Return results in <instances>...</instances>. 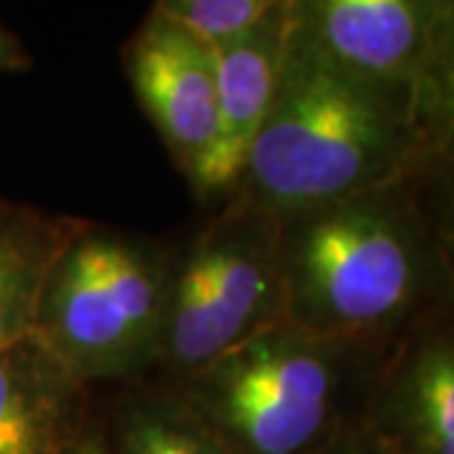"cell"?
<instances>
[{
	"label": "cell",
	"mask_w": 454,
	"mask_h": 454,
	"mask_svg": "<svg viewBox=\"0 0 454 454\" xmlns=\"http://www.w3.org/2000/svg\"><path fill=\"white\" fill-rule=\"evenodd\" d=\"M278 258L286 321L321 339L391 348L452 303L411 175L278 215Z\"/></svg>",
	"instance_id": "obj_1"
},
{
	"label": "cell",
	"mask_w": 454,
	"mask_h": 454,
	"mask_svg": "<svg viewBox=\"0 0 454 454\" xmlns=\"http://www.w3.org/2000/svg\"><path fill=\"white\" fill-rule=\"evenodd\" d=\"M417 169L409 91L351 79L288 35L276 97L232 195L286 215Z\"/></svg>",
	"instance_id": "obj_2"
},
{
	"label": "cell",
	"mask_w": 454,
	"mask_h": 454,
	"mask_svg": "<svg viewBox=\"0 0 454 454\" xmlns=\"http://www.w3.org/2000/svg\"><path fill=\"white\" fill-rule=\"evenodd\" d=\"M387 351L286 321L167 387L227 454H313L364 424Z\"/></svg>",
	"instance_id": "obj_3"
},
{
	"label": "cell",
	"mask_w": 454,
	"mask_h": 454,
	"mask_svg": "<svg viewBox=\"0 0 454 454\" xmlns=\"http://www.w3.org/2000/svg\"><path fill=\"white\" fill-rule=\"evenodd\" d=\"M172 247L83 220L51 265L33 333L97 394L152 379L162 348Z\"/></svg>",
	"instance_id": "obj_4"
},
{
	"label": "cell",
	"mask_w": 454,
	"mask_h": 454,
	"mask_svg": "<svg viewBox=\"0 0 454 454\" xmlns=\"http://www.w3.org/2000/svg\"><path fill=\"white\" fill-rule=\"evenodd\" d=\"M286 324L278 215L227 197L195 235L172 250L160 364L152 379L175 384Z\"/></svg>",
	"instance_id": "obj_5"
},
{
	"label": "cell",
	"mask_w": 454,
	"mask_h": 454,
	"mask_svg": "<svg viewBox=\"0 0 454 454\" xmlns=\"http://www.w3.org/2000/svg\"><path fill=\"white\" fill-rule=\"evenodd\" d=\"M444 0H288V35L358 82L409 91Z\"/></svg>",
	"instance_id": "obj_6"
},
{
	"label": "cell",
	"mask_w": 454,
	"mask_h": 454,
	"mask_svg": "<svg viewBox=\"0 0 454 454\" xmlns=\"http://www.w3.org/2000/svg\"><path fill=\"white\" fill-rule=\"evenodd\" d=\"M124 74L175 167L192 182L217 131V68L212 49L149 8L124 46Z\"/></svg>",
	"instance_id": "obj_7"
},
{
	"label": "cell",
	"mask_w": 454,
	"mask_h": 454,
	"mask_svg": "<svg viewBox=\"0 0 454 454\" xmlns=\"http://www.w3.org/2000/svg\"><path fill=\"white\" fill-rule=\"evenodd\" d=\"M364 427L384 454H454V303L387 351Z\"/></svg>",
	"instance_id": "obj_8"
},
{
	"label": "cell",
	"mask_w": 454,
	"mask_h": 454,
	"mask_svg": "<svg viewBox=\"0 0 454 454\" xmlns=\"http://www.w3.org/2000/svg\"><path fill=\"white\" fill-rule=\"evenodd\" d=\"M288 38V0H276L273 11L243 38L212 49L217 68V131L202 162L192 192L202 202H225L238 190L247 154L276 97Z\"/></svg>",
	"instance_id": "obj_9"
},
{
	"label": "cell",
	"mask_w": 454,
	"mask_h": 454,
	"mask_svg": "<svg viewBox=\"0 0 454 454\" xmlns=\"http://www.w3.org/2000/svg\"><path fill=\"white\" fill-rule=\"evenodd\" d=\"M91 399L35 336L0 348V454H68L91 424Z\"/></svg>",
	"instance_id": "obj_10"
},
{
	"label": "cell",
	"mask_w": 454,
	"mask_h": 454,
	"mask_svg": "<svg viewBox=\"0 0 454 454\" xmlns=\"http://www.w3.org/2000/svg\"><path fill=\"white\" fill-rule=\"evenodd\" d=\"M83 220L0 200V348L28 339L51 265Z\"/></svg>",
	"instance_id": "obj_11"
},
{
	"label": "cell",
	"mask_w": 454,
	"mask_h": 454,
	"mask_svg": "<svg viewBox=\"0 0 454 454\" xmlns=\"http://www.w3.org/2000/svg\"><path fill=\"white\" fill-rule=\"evenodd\" d=\"M109 454H227L192 409L157 379L114 387L106 424Z\"/></svg>",
	"instance_id": "obj_12"
},
{
	"label": "cell",
	"mask_w": 454,
	"mask_h": 454,
	"mask_svg": "<svg viewBox=\"0 0 454 454\" xmlns=\"http://www.w3.org/2000/svg\"><path fill=\"white\" fill-rule=\"evenodd\" d=\"M409 116L419 167L454 164V0H444L432 43L409 89Z\"/></svg>",
	"instance_id": "obj_13"
},
{
	"label": "cell",
	"mask_w": 454,
	"mask_h": 454,
	"mask_svg": "<svg viewBox=\"0 0 454 454\" xmlns=\"http://www.w3.org/2000/svg\"><path fill=\"white\" fill-rule=\"evenodd\" d=\"M276 0H160L152 8L210 49L227 46L253 31Z\"/></svg>",
	"instance_id": "obj_14"
},
{
	"label": "cell",
	"mask_w": 454,
	"mask_h": 454,
	"mask_svg": "<svg viewBox=\"0 0 454 454\" xmlns=\"http://www.w3.org/2000/svg\"><path fill=\"white\" fill-rule=\"evenodd\" d=\"M411 179L424 217L437 240L454 303V164H422Z\"/></svg>",
	"instance_id": "obj_15"
},
{
	"label": "cell",
	"mask_w": 454,
	"mask_h": 454,
	"mask_svg": "<svg viewBox=\"0 0 454 454\" xmlns=\"http://www.w3.org/2000/svg\"><path fill=\"white\" fill-rule=\"evenodd\" d=\"M31 68V51L8 26L0 23V74H28Z\"/></svg>",
	"instance_id": "obj_16"
},
{
	"label": "cell",
	"mask_w": 454,
	"mask_h": 454,
	"mask_svg": "<svg viewBox=\"0 0 454 454\" xmlns=\"http://www.w3.org/2000/svg\"><path fill=\"white\" fill-rule=\"evenodd\" d=\"M313 454H384L381 447L376 444V439L366 432L364 424H358L354 429L343 432L333 442H328L318 452Z\"/></svg>",
	"instance_id": "obj_17"
},
{
	"label": "cell",
	"mask_w": 454,
	"mask_h": 454,
	"mask_svg": "<svg viewBox=\"0 0 454 454\" xmlns=\"http://www.w3.org/2000/svg\"><path fill=\"white\" fill-rule=\"evenodd\" d=\"M68 454H109V447H106V442L101 437V429L94 427V424H89L86 434L76 442V447Z\"/></svg>",
	"instance_id": "obj_18"
}]
</instances>
